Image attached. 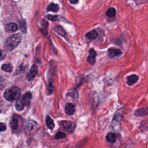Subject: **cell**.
<instances>
[{
  "label": "cell",
  "mask_w": 148,
  "mask_h": 148,
  "mask_svg": "<svg viewBox=\"0 0 148 148\" xmlns=\"http://www.w3.org/2000/svg\"><path fill=\"white\" fill-rule=\"evenodd\" d=\"M69 1L72 4H75V3H77L79 1V0H69Z\"/></svg>",
  "instance_id": "obj_29"
},
{
  "label": "cell",
  "mask_w": 148,
  "mask_h": 148,
  "mask_svg": "<svg viewBox=\"0 0 148 148\" xmlns=\"http://www.w3.org/2000/svg\"><path fill=\"white\" fill-rule=\"evenodd\" d=\"M21 95V91L17 87H12L8 88L4 92L5 98L10 102L18 99Z\"/></svg>",
  "instance_id": "obj_2"
},
{
  "label": "cell",
  "mask_w": 148,
  "mask_h": 148,
  "mask_svg": "<svg viewBox=\"0 0 148 148\" xmlns=\"http://www.w3.org/2000/svg\"><path fill=\"white\" fill-rule=\"evenodd\" d=\"M38 73V68L36 65H33L27 75V79L28 80H32Z\"/></svg>",
  "instance_id": "obj_5"
},
{
  "label": "cell",
  "mask_w": 148,
  "mask_h": 148,
  "mask_svg": "<svg viewBox=\"0 0 148 148\" xmlns=\"http://www.w3.org/2000/svg\"><path fill=\"white\" fill-rule=\"evenodd\" d=\"M138 76L136 75H132L127 77V84L130 86L134 84L138 80Z\"/></svg>",
  "instance_id": "obj_10"
},
{
  "label": "cell",
  "mask_w": 148,
  "mask_h": 148,
  "mask_svg": "<svg viewBox=\"0 0 148 148\" xmlns=\"http://www.w3.org/2000/svg\"><path fill=\"white\" fill-rule=\"evenodd\" d=\"M96 56L97 53L93 49H91L89 50V56L87 57V62L91 65H93L95 63Z\"/></svg>",
  "instance_id": "obj_4"
},
{
  "label": "cell",
  "mask_w": 148,
  "mask_h": 148,
  "mask_svg": "<svg viewBox=\"0 0 148 148\" xmlns=\"http://www.w3.org/2000/svg\"><path fill=\"white\" fill-rule=\"evenodd\" d=\"M6 29L8 31H10V32H15L18 29V26L16 23H10L9 24H8L6 26Z\"/></svg>",
  "instance_id": "obj_14"
},
{
  "label": "cell",
  "mask_w": 148,
  "mask_h": 148,
  "mask_svg": "<svg viewBox=\"0 0 148 148\" xmlns=\"http://www.w3.org/2000/svg\"><path fill=\"white\" fill-rule=\"evenodd\" d=\"M66 136V134L62 132H59L57 133L55 135V139H63Z\"/></svg>",
  "instance_id": "obj_23"
},
{
  "label": "cell",
  "mask_w": 148,
  "mask_h": 148,
  "mask_svg": "<svg viewBox=\"0 0 148 148\" xmlns=\"http://www.w3.org/2000/svg\"><path fill=\"white\" fill-rule=\"evenodd\" d=\"M108 51L109 56L111 58H114L116 57H120L123 54V53L120 49L113 48V47L109 48L108 49Z\"/></svg>",
  "instance_id": "obj_3"
},
{
  "label": "cell",
  "mask_w": 148,
  "mask_h": 148,
  "mask_svg": "<svg viewBox=\"0 0 148 148\" xmlns=\"http://www.w3.org/2000/svg\"><path fill=\"white\" fill-rule=\"evenodd\" d=\"M10 126L12 128V130H16L18 128V120L17 119H15V118H13L11 120H10Z\"/></svg>",
  "instance_id": "obj_19"
},
{
  "label": "cell",
  "mask_w": 148,
  "mask_h": 148,
  "mask_svg": "<svg viewBox=\"0 0 148 148\" xmlns=\"http://www.w3.org/2000/svg\"><path fill=\"white\" fill-rule=\"evenodd\" d=\"M106 139L108 142L110 143H114L116 140V136L114 133L109 132L106 135Z\"/></svg>",
  "instance_id": "obj_11"
},
{
  "label": "cell",
  "mask_w": 148,
  "mask_h": 148,
  "mask_svg": "<svg viewBox=\"0 0 148 148\" xmlns=\"http://www.w3.org/2000/svg\"><path fill=\"white\" fill-rule=\"evenodd\" d=\"M24 106H25V105L22 102L21 99L20 98L18 99H17V101L16 103V109L18 111H21L24 108Z\"/></svg>",
  "instance_id": "obj_17"
},
{
  "label": "cell",
  "mask_w": 148,
  "mask_h": 148,
  "mask_svg": "<svg viewBox=\"0 0 148 148\" xmlns=\"http://www.w3.org/2000/svg\"><path fill=\"white\" fill-rule=\"evenodd\" d=\"M0 113H1V109H0Z\"/></svg>",
  "instance_id": "obj_30"
},
{
  "label": "cell",
  "mask_w": 148,
  "mask_h": 148,
  "mask_svg": "<svg viewBox=\"0 0 148 148\" xmlns=\"http://www.w3.org/2000/svg\"><path fill=\"white\" fill-rule=\"evenodd\" d=\"M21 36L20 34H16L11 35L7 39V40L5 42V48L9 51H12L18 45L21 40Z\"/></svg>",
  "instance_id": "obj_1"
},
{
  "label": "cell",
  "mask_w": 148,
  "mask_h": 148,
  "mask_svg": "<svg viewBox=\"0 0 148 148\" xmlns=\"http://www.w3.org/2000/svg\"><path fill=\"white\" fill-rule=\"evenodd\" d=\"M131 1H132V0H131ZM132 1H133L134 2H135V3L137 5L148 2V0H132Z\"/></svg>",
  "instance_id": "obj_25"
},
{
  "label": "cell",
  "mask_w": 148,
  "mask_h": 148,
  "mask_svg": "<svg viewBox=\"0 0 148 148\" xmlns=\"http://www.w3.org/2000/svg\"><path fill=\"white\" fill-rule=\"evenodd\" d=\"M86 36L90 40L94 39L98 36V32L95 30H92L91 31H89L86 34Z\"/></svg>",
  "instance_id": "obj_12"
},
{
  "label": "cell",
  "mask_w": 148,
  "mask_h": 148,
  "mask_svg": "<svg viewBox=\"0 0 148 148\" xmlns=\"http://www.w3.org/2000/svg\"><path fill=\"white\" fill-rule=\"evenodd\" d=\"M134 115L136 116H146L148 115V107L137 109L135 110Z\"/></svg>",
  "instance_id": "obj_9"
},
{
  "label": "cell",
  "mask_w": 148,
  "mask_h": 148,
  "mask_svg": "<svg viewBox=\"0 0 148 148\" xmlns=\"http://www.w3.org/2000/svg\"><path fill=\"white\" fill-rule=\"evenodd\" d=\"M116 14V10L114 8H109L106 12V16L108 17H110V18L114 17Z\"/></svg>",
  "instance_id": "obj_16"
},
{
  "label": "cell",
  "mask_w": 148,
  "mask_h": 148,
  "mask_svg": "<svg viewBox=\"0 0 148 148\" xmlns=\"http://www.w3.org/2000/svg\"><path fill=\"white\" fill-rule=\"evenodd\" d=\"M56 31L61 36H64V37L65 36L66 32H65V31L64 30V29L61 26H57L56 28Z\"/></svg>",
  "instance_id": "obj_20"
},
{
  "label": "cell",
  "mask_w": 148,
  "mask_h": 148,
  "mask_svg": "<svg viewBox=\"0 0 148 148\" xmlns=\"http://www.w3.org/2000/svg\"><path fill=\"white\" fill-rule=\"evenodd\" d=\"M21 29L23 32L26 31V24H25V21H22V23L21 24Z\"/></svg>",
  "instance_id": "obj_27"
},
{
  "label": "cell",
  "mask_w": 148,
  "mask_h": 148,
  "mask_svg": "<svg viewBox=\"0 0 148 148\" xmlns=\"http://www.w3.org/2000/svg\"><path fill=\"white\" fill-rule=\"evenodd\" d=\"M7 84L6 80L2 76H0V89L3 88Z\"/></svg>",
  "instance_id": "obj_22"
},
{
  "label": "cell",
  "mask_w": 148,
  "mask_h": 148,
  "mask_svg": "<svg viewBox=\"0 0 148 148\" xmlns=\"http://www.w3.org/2000/svg\"><path fill=\"white\" fill-rule=\"evenodd\" d=\"M2 69L3 71L8 72H10L12 71V66L10 64H3L2 66Z\"/></svg>",
  "instance_id": "obj_21"
},
{
  "label": "cell",
  "mask_w": 148,
  "mask_h": 148,
  "mask_svg": "<svg viewBox=\"0 0 148 148\" xmlns=\"http://www.w3.org/2000/svg\"><path fill=\"white\" fill-rule=\"evenodd\" d=\"M59 8L57 4L55 3H50L48 5L47 8V10L48 11H51L53 12H56L58 10Z\"/></svg>",
  "instance_id": "obj_18"
},
{
  "label": "cell",
  "mask_w": 148,
  "mask_h": 148,
  "mask_svg": "<svg viewBox=\"0 0 148 148\" xmlns=\"http://www.w3.org/2000/svg\"><path fill=\"white\" fill-rule=\"evenodd\" d=\"M20 98L22 101V102L24 103V104L27 106L29 105L30 101L32 99V94L30 92H26L21 97H20Z\"/></svg>",
  "instance_id": "obj_8"
},
{
  "label": "cell",
  "mask_w": 148,
  "mask_h": 148,
  "mask_svg": "<svg viewBox=\"0 0 148 148\" xmlns=\"http://www.w3.org/2000/svg\"><path fill=\"white\" fill-rule=\"evenodd\" d=\"M4 57H5V54L3 53L2 50H0V60L3 59L4 58Z\"/></svg>",
  "instance_id": "obj_28"
},
{
  "label": "cell",
  "mask_w": 148,
  "mask_h": 148,
  "mask_svg": "<svg viewBox=\"0 0 148 148\" xmlns=\"http://www.w3.org/2000/svg\"><path fill=\"white\" fill-rule=\"evenodd\" d=\"M62 126L65 130L69 131L71 132V130L72 128V123L70 121H62ZM72 131V130H71Z\"/></svg>",
  "instance_id": "obj_13"
},
{
  "label": "cell",
  "mask_w": 148,
  "mask_h": 148,
  "mask_svg": "<svg viewBox=\"0 0 148 148\" xmlns=\"http://www.w3.org/2000/svg\"><path fill=\"white\" fill-rule=\"evenodd\" d=\"M65 111L66 114L71 116L75 113V108L73 104L72 103H67L65 106Z\"/></svg>",
  "instance_id": "obj_7"
},
{
  "label": "cell",
  "mask_w": 148,
  "mask_h": 148,
  "mask_svg": "<svg viewBox=\"0 0 148 148\" xmlns=\"http://www.w3.org/2000/svg\"><path fill=\"white\" fill-rule=\"evenodd\" d=\"M46 17H47L49 20H51V21H56V20H57V18H58L57 16H54V15H50V14L47 15Z\"/></svg>",
  "instance_id": "obj_24"
},
{
  "label": "cell",
  "mask_w": 148,
  "mask_h": 148,
  "mask_svg": "<svg viewBox=\"0 0 148 148\" xmlns=\"http://www.w3.org/2000/svg\"><path fill=\"white\" fill-rule=\"evenodd\" d=\"M6 126L5 124L3 123H0V131H3L6 130Z\"/></svg>",
  "instance_id": "obj_26"
},
{
  "label": "cell",
  "mask_w": 148,
  "mask_h": 148,
  "mask_svg": "<svg viewBox=\"0 0 148 148\" xmlns=\"http://www.w3.org/2000/svg\"><path fill=\"white\" fill-rule=\"evenodd\" d=\"M46 124L47 127L50 129V130H53L54 127V123L53 120L51 119L50 117H49V116H47L46 118Z\"/></svg>",
  "instance_id": "obj_15"
},
{
  "label": "cell",
  "mask_w": 148,
  "mask_h": 148,
  "mask_svg": "<svg viewBox=\"0 0 148 148\" xmlns=\"http://www.w3.org/2000/svg\"><path fill=\"white\" fill-rule=\"evenodd\" d=\"M36 125V123L34 121H30L27 123L25 127V132L26 134H29L32 133L33 130L35 129V127Z\"/></svg>",
  "instance_id": "obj_6"
}]
</instances>
